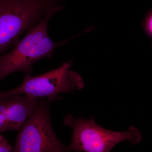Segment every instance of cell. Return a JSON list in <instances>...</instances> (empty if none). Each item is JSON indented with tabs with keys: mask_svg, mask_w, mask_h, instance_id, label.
I'll list each match as a JSON object with an SVG mask.
<instances>
[{
	"mask_svg": "<svg viewBox=\"0 0 152 152\" xmlns=\"http://www.w3.org/2000/svg\"><path fill=\"white\" fill-rule=\"evenodd\" d=\"M56 101L39 98L34 111L19 129L12 152H74L60 141L53 130L50 107Z\"/></svg>",
	"mask_w": 152,
	"mask_h": 152,
	"instance_id": "cell-4",
	"label": "cell"
},
{
	"mask_svg": "<svg viewBox=\"0 0 152 152\" xmlns=\"http://www.w3.org/2000/svg\"><path fill=\"white\" fill-rule=\"evenodd\" d=\"M73 64V61H69L55 69L34 77L26 74L19 86L7 91H0V99L24 95L56 101L59 98V94L82 89L84 82L78 73L70 69Z\"/></svg>",
	"mask_w": 152,
	"mask_h": 152,
	"instance_id": "cell-5",
	"label": "cell"
},
{
	"mask_svg": "<svg viewBox=\"0 0 152 152\" xmlns=\"http://www.w3.org/2000/svg\"><path fill=\"white\" fill-rule=\"evenodd\" d=\"M53 1H55L56 2L57 1H60V0H53Z\"/></svg>",
	"mask_w": 152,
	"mask_h": 152,
	"instance_id": "cell-10",
	"label": "cell"
},
{
	"mask_svg": "<svg viewBox=\"0 0 152 152\" xmlns=\"http://www.w3.org/2000/svg\"><path fill=\"white\" fill-rule=\"evenodd\" d=\"M56 4L53 0H0V56Z\"/></svg>",
	"mask_w": 152,
	"mask_h": 152,
	"instance_id": "cell-2",
	"label": "cell"
},
{
	"mask_svg": "<svg viewBox=\"0 0 152 152\" xmlns=\"http://www.w3.org/2000/svg\"><path fill=\"white\" fill-rule=\"evenodd\" d=\"M4 137H3V136H2L0 134V142L2 140V139L4 138Z\"/></svg>",
	"mask_w": 152,
	"mask_h": 152,
	"instance_id": "cell-9",
	"label": "cell"
},
{
	"mask_svg": "<svg viewBox=\"0 0 152 152\" xmlns=\"http://www.w3.org/2000/svg\"><path fill=\"white\" fill-rule=\"evenodd\" d=\"M13 147L9 144L7 139L4 137L0 142V152H12Z\"/></svg>",
	"mask_w": 152,
	"mask_h": 152,
	"instance_id": "cell-8",
	"label": "cell"
},
{
	"mask_svg": "<svg viewBox=\"0 0 152 152\" xmlns=\"http://www.w3.org/2000/svg\"><path fill=\"white\" fill-rule=\"evenodd\" d=\"M39 98L19 95L7 99L3 113L10 125L12 130H19L34 111Z\"/></svg>",
	"mask_w": 152,
	"mask_h": 152,
	"instance_id": "cell-6",
	"label": "cell"
},
{
	"mask_svg": "<svg viewBox=\"0 0 152 152\" xmlns=\"http://www.w3.org/2000/svg\"><path fill=\"white\" fill-rule=\"evenodd\" d=\"M64 122L72 129L69 148L74 152H110L121 142L128 140L136 145L142 139L137 128L131 126L123 132L109 130L97 124L94 117L86 119L69 114L64 118Z\"/></svg>",
	"mask_w": 152,
	"mask_h": 152,
	"instance_id": "cell-3",
	"label": "cell"
},
{
	"mask_svg": "<svg viewBox=\"0 0 152 152\" xmlns=\"http://www.w3.org/2000/svg\"><path fill=\"white\" fill-rule=\"evenodd\" d=\"M144 31L147 35L151 38L152 37V13L150 11L147 14L143 22Z\"/></svg>",
	"mask_w": 152,
	"mask_h": 152,
	"instance_id": "cell-7",
	"label": "cell"
},
{
	"mask_svg": "<svg viewBox=\"0 0 152 152\" xmlns=\"http://www.w3.org/2000/svg\"><path fill=\"white\" fill-rule=\"evenodd\" d=\"M64 7V5L57 4L52 7L40 21L27 31L25 37L15 45L12 50L0 56V81L17 72L30 75L36 62L44 58L52 59L56 48L61 47L74 38L89 32L87 29L65 40L60 42L52 41L48 33L49 20L55 14Z\"/></svg>",
	"mask_w": 152,
	"mask_h": 152,
	"instance_id": "cell-1",
	"label": "cell"
}]
</instances>
